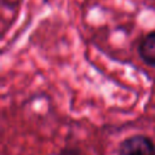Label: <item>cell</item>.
<instances>
[{
	"instance_id": "2",
	"label": "cell",
	"mask_w": 155,
	"mask_h": 155,
	"mask_svg": "<svg viewBox=\"0 0 155 155\" xmlns=\"http://www.w3.org/2000/svg\"><path fill=\"white\" fill-rule=\"evenodd\" d=\"M137 52L142 62L149 67H155V29L147 33L137 46Z\"/></svg>"
},
{
	"instance_id": "1",
	"label": "cell",
	"mask_w": 155,
	"mask_h": 155,
	"mask_svg": "<svg viewBox=\"0 0 155 155\" xmlns=\"http://www.w3.org/2000/svg\"><path fill=\"white\" fill-rule=\"evenodd\" d=\"M117 155H155V142L147 134H132L120 143Z\"/></svg>"
},
{
	"instance_id": "3",
	"label": "cell",
	"mask_w": 155,
	"mask_h": 155,
	"mask_svg": "<svg viewBox=\"0 0 155 155\" xmlns=\"http://www.w3.org/2000/svg\"><path fill=\"white\" fill-rule=\"evenodd\" d=\"M57 155H82L81 150L75 148V147H65L61 149V151Z\"/></svg>"
}]
</instances>
